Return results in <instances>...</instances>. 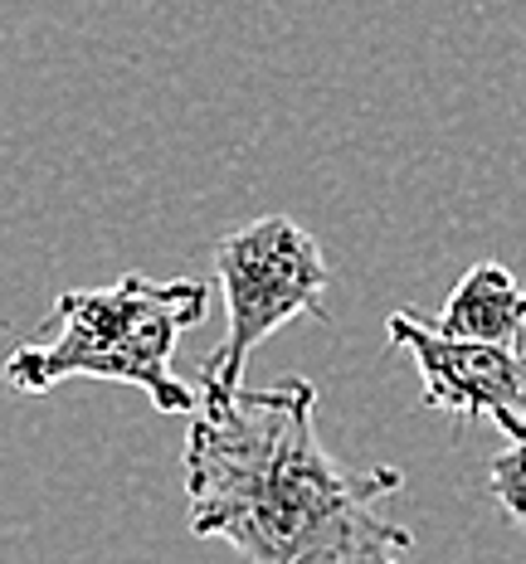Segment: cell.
Wrapping results in <instances>:
<instances>
[{
	"label": "cell",
	"mask_w": 526,
	"mask_h": 564,
	"mask_svg": "<svg viewBox=\"0 0 526 564\" xmlns=\"http://www.w3.org/2000/svg\"><path fill=\"white\" fill-rule=\"evenodd\" d=\"M181 473L191 535L244 564H415V531L385 516L405 473H351L326 453L312 380L201 390Z\"/></svg>",
	"instance_id": "obj_1"
},
{
	"label": "cell",
	"mask_w": 526,
	"mask_h": 564,
	"mask_svg": "<svg viewBox=\"0 0 526 564\" xmlns=\"http://www.w3.org/2000/svg\"><path fill=\"white\" fill-rule=\"evenodd\" d=\"M210 288L201 278L127 273L108 288H74L54 302V336L15 346L0 370L6 390L50 394L64 380L132 384L161 414H195L201 394L171 370L175 340L201 326Z\"/></svg>",
	"instance_id": "obj_2"
},
{
	"label": "cell",
	"mask_w": 526,
	"mask_h": 564,
	"mask_svg": "<svg viewBox=\"0 0 526 564\" xmlns=\"http://www.w3.org/2000/svg\"><path fill=\"white\" fill-rule=\"evenodd\" d=\"M215 273L225 288V340L205 356L201 390H239L244 366L273 332L298 316L326 322L332 268L302 225L288 215H264L229 229L215 243Z\"/></svg>",
	"instance_id": "obj_3"
},
{
	"label": "cell",
	"mask_w": 526,
	"mask_h": 564,
	"mask_svg": "<svg viewBox=\"0 0 526 564\" xmlns=\"http://www.w3.org/2000/svg\"><path fill=\"white\" fill-rule=\"evenodd\" d=\"M390 340L415 360L425 409H443L468 423H497L512 443L526 438V340L517 346H468L434 332L419 312H390Z\"/></svg>",
	"instance_id": "obj_4"
},
{
	"label": "cell",
	"mask_w": 526,
	"mask_h": 564,
	"mask_svg": "<svg viewBox=\"0 0 526 564\" xmlns=\"http://www.w3.org/2000/svg\"><path fill=\"white\" fill-rule=\"evenodd\" d=\"M434 332L468 346H517L526 340V292L502 263H473L449 292Z\"/></svg>",
	"instance_id": "obj_5"
},
{
	"label": "cell",
	"mask_w": 526,
	"mask_h": 564,
	"mask_svg": "<svg viewBox=\"0 0 526 564\" xmlns=\"http://www.w3.org/2000/svg\"><path fill=\"white\" fill-rule=\"evenodd\" d=\"M487 487H493L497 507L507 511V521L517 525V531H526V438L493 457V467H487Z\"/></svg>",
	"instance_id": "obj_6"
}]
</instances>
